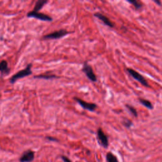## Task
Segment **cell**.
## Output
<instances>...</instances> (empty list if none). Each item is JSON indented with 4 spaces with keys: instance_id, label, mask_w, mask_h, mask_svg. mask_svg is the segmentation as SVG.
Masks as SVG:
<instances>
[{
    "instance_id": "obj_1",
    "label": "cell",
    "mask_w": 162,
    "mask_h": 162,
    "mask_svg": "<svg viewBox=\"0 0 162 162\" xmlns=\"http://www.w3.org/2000/svg\"><path fill=\"white\" fill-rule=\"evenodd\" d=\"M32 65H33L32 64H29L27 65L26 68L18 71L17 74H14L11 78L10 79V83L11 84H14L17 81V80L19 79H22L25 77L31 75L33 74L31 70Z\"/></svg>"
},
{
    "instance_id": "obj_2",
    "label": "cell",
    "mask_w": 162,
    "mask_h": 162,
    "mask_svg": "<svg viewBox=\"0 0 162 162\" xmlns=\"http://www.w3.org/2000/svg\"><path fill=\"white\" fill-rule=\"evenodd\" d=\"M127 72L133 77L134 79L137 80L139 83H140L142 85H143L146 87H149L148 83L146 81V80L145 79V77L140 74L139 72H137V71H136L134 69H132L130 68H127Z\"/></svg>"
},
{
    "instance_id": "obj_3",
    "label": "cell",
    "mask_w": 162,
    "mask_h": 162,
    "mask_svg": "<svg viewBox=\"0 0 162 162\" xmlns=\"http://www.w3.org/2000/svg\"><path fill=\"white\" fill-rule=\"evenodd\" d=\"M69 33L65 29H61L57 31H55L53 33L48 34L44 35L43 37V39H58L60 38H62L66 35H67Z\"/></svg>"
},
{
    "instance_id": "obj_4",
    "label": "cell",
    "mask_w": 162,
    "mask_h": 162,
    "mask_svg": "<svg viewBox=\"0 0 162 162\" xmlns=\"http://www.w3.org/2000/svg\"><path fill=\"white\" fill-rule=\"evenodd\" d=\"M27 17L29 18H35L40 20H43V21H46V22H52L53 20V18L52 17L46 14L40 12H36L34 11H31L27 13Z\"/></svg>"
},
{
    "instance_id": "obj_5",
    "label": "cell",
    "mask_w": 162,
    "mask_h": 162,
    "mask_svg": "<svg viewBox=\"0 0 162 162\" xmlns=\"http://www.w3.org/2000/svg\"><path fill=\"white\" fill-rule=\"evenodd\" d=\"M83 72L86 75L87 77L91 80L93 82H96L97 80L96 76L94 72L93 69L90 65H89L87 62H85L84 64L83 67Z\"/></svg>"
},
{
    "instance_id": "obj_6",
    "label": "cell",
    "mask_w": 162,
    "mask_h": 162,
    "mask_svg": "<svg viewBox=\"0 0 162 162\" xmlns=\"http://www.w3.org/2000/svg\"><path fill=\"white\" fill-rule=\"evenodd\" d=\"M74 99L77 101V102L85 110H87L91 111H94L97 108V105L95 103H87L86 101L77 97H75Z\"/></svg>"
},
{
    "instance_id": "obj_7",
    "label": "cell",
    "mask_w": 162,
    "mask_h": 162,
    "mask_svg": "<svg viewBox=\"0 0 162 162\" xmlns=\"http://www.w3.org/2000/svg\"><path fill=\"white\" fill-rule=\"evenodd\" d=\"M97 136L98 140L103 146L106 148L108 146V139L106 134L104 133L102 129L99 128L97 130Z\"/></svg>"
},
{
    "instance_id": "obj_8",
    "label": "cell",
    "mask_w": 162,
    "mask_h": 162,
    "mask_svg": "<svg viewBox=\"0 0 162 162\" xmlns=\"http://www.w3.org/2000/svg\"><path fill=\"white\" fill-rule=\"evenodd\" d=\"M34 158V152L32 150L29 149L22 154L21 157L20 158V162H30Z\"/></svg>"
},
{
    "instance_id": "obj_9",
    "label": "cell",
    "mask_w": 162,
    "mask_h": 162,
    "mask_svg": "<svg viewBox=\"0 0 162 162\" xmlns=\"http://www.w3.org/2000/svg\"><path fill=\"white\" fill-rule=\"evenodd\" d=\"M94 16L96 17V18H99V20H101V21H102L106 25L108 26L109 27H111V28L114 27V24L113 22H111V20L107 17H106L105 15L98 12V13L94 14Z\"/></svg>"
},
{
    "instance_id": "obj_10",
    "label": "cell",
    "mask_w": 162,
    "mask_h": 162,
    "mask_svg": "<svg viewBox=\"0 0 162 162\" xmlns=\"http://www.w3.org/2000/svg\"><path fill=\"white\" fill-rule=\"evenodd\" d=\"M10 68L8 67V62L6 60H2L0 62V72L2 75H6L10 72Z\"/></svg>"
},
{
    "instance_id": "obj_11",
    "label": "cell",
    "mask_w": 162,
    "mask_h": 162,
    "mask_svg": "<svg viewBox=\"0 0 162 162\" xmlns=\"http://www.w3.org/2000/svg\"><path fill=\"white\" fill-rule=\"evenodd\" d=\"M48 3V0H38V1H37L35 3L33 11L39 12V10H41L43 8V6Z\"/></svg>"
},
{
    "instance_id": "obj_12",
    "label": "cell",
    "mask_w": 162,
    "mask_h": 162,
    "mask_svg": "<svg viewBox=\"0 0 162 162\" xmlns=\"http://www.w3.org/2000/svg\"><path fill=\"white\" fill-rule=\"evenodd\" d=\"M34 78H36V79H46V80H49V79H55V78H58V76L54 75V74H40V75H36L34 77Z\"/></svg>"
},
{
    "instance_id": "obj_13",
    "label": "cell",
    "mask_w": 162,
    "mask_h": 162,
    "mask_svg": "<svg viewBox=\"0 0 162 162\" xmlns=\"http://www.w3.org/2000/svg\"><path fill=\"white\" fill-rule=\"evenodd\" d=\"M139 101L142 105H143V106H145L148 109L152 110V109L153 108V105H152V103L150 102L149 101H148L147 99H143V98H139Z\"/></svg>"
},
{
    "instance_id": "obj_14",
    "label": "cell",
    "mask_w": 162,
    "mask_h": 162,
    "mask_svg": "<svg viewBox=\"0 0 162 162\" xmlns=\"http://www.w3.org/2000/svg\"><path fill=\"white\" fill-rule=\"evenodd\" d=\"M127 2L133 5L136 9H140L143 6L142 3L139 1H137V0H128Z\"/></svg>"
},
{
    "instance_id": "obj_15",
    "label": "cell",
    "mask_w": 162,
    "mask_h": 162,
    "mask_svg": "<svg viewBox=\"0 0 162 162\" xmlns=\"http://www.w3.org/2000/svg\"><path fill=\"white\" fill-rule=\"evenodd\" d=\"M107 162H118L117 157L113 154L109 152L106 155Z\"/></svg>"
},
{
    "instance_id": "obj_16",
    "label": "cell",
    "mask_w": 162,
    "mask_h": 162,
    "mask_svg": "<svg viewBox=\"0 0 162 162\" xmlns=\"http://www.w3.org/2000/svg\"><path fill=\"white\" fill-rule=\"evenodd\" d=\"M126 107L129 110V111H130V112L133 114L135 117H137L138 116V114H137V111L136 110V109L131 105H126Z\"/></svg>"
},
{
    "instance_id": "obj_17",
    "label": "cell",
    "mask_w": 162,
    "mask_h": 162,
    "mask_svg": "<svg viewBox=\"0 0 162 162\" xmlns=\"http://www.w3.org/2000/svg\"><path fill=\"white\" fill-rule=\"evenodd\" d=\"M123 124L127 128H130L132 125H133V122H132V121H130V120H128V119L124 120V121L123 122Z\"/></svg>"
},
{
    "instance_id": "obj_18",
    "label": "cell",
    "mask_w": 162,
    "mask_h": 162,
    "mask_svg": "<svg viewBox=\"0 0 162 162\" xmlns=\"http://www.w3.org/2000/svg\"><path fill=\"white\" fill-rule=\"evenodd\" d=\"M46 139L49 140V141H58L57 139L55 138V137H49V136H48L46 137Z\"/></svg>"
},
{
    "instance_id": "obj_19",
    "label": "cell",
    "mask_w": 162,
    "mask_h": 162,
    "mask_svg": "<svg viewBox=\"0 0 162 162\" xmlns=\"http://www.w3.org/2000/svg\"><path fill=\"white\" fill-rule=\"evenodd\" d=\"M62 159H63V160H64V162H72L67 157H66L65 156H62Z\"/></svg>"
},
{
    "instance_id": "obj_20",
    "label": "cell",
    "mask_w": 162,
    "mask_h": 162,
    "mask_svg": "<svg viewBox=\"0 0 162 162\" xmlns=\"http://www.w3.org/2000/svg\"><path fill=\"white\" fill-rule=\"evenodd\" d=\"M156 3H157L158 5H161V2H160V1H157V0H155V1H154Z\"/></svg>"
}]
</instances>
